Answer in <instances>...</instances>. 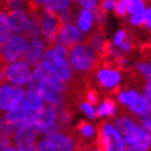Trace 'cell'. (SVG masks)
<instances>
[{
	"label": "cell",
	"mask_w": 151,
	"mask_h": 151,
	"mask_svg": "<svg viewBox=\"0 0 151 151\" xmlns=\"http://www.w3.org/2000/svg\"><path fill=\"white\" fill-rule=\"evenodd\" d=\"M35 150L36 151H57L53 145V142L47 136H40L37 139Z\"/></svg>",
	"instance_id": "obj_31"
},
{
	"label": "cell",
	"mask_w": 151,
	"mask_h": 151,
	"mask_svg": "<svg viewBox=\"0 0 151 151\" xmlns=\"http://www.w3.org/2000/svg\"><path fill=\"white\" fill-rule=\"evenodd\" d=\"M57 15H58V17H60V20H61L62 24L68 22V21H72L73 20V8L61 11L60 14H57Z\"/></svg>",
	"instance_id": "obj_41"
},
{
	"label": "cell",
	"mask_w": 151,
	"mask_h": 151,
	"mask_svg": "<svg viewBox=\"0 0 151 151\" xmlns=\"http://www.w3.org/2000/svg\"><path fill=\"white\" fill-rule=\"evenodd\" d=\"M97 119L113 120L119 114V105L114 98H103L97 103Z\"/></svg>",
	"instance_id": "obj_19"
},
{
	"label": "cell",
	"mask_w": 151,
	"mask_h": 151,
	"mask_svg": "<svg viewBox=\"0 0 151 151\" xmlns=\"http://www.w3.org/2000/svg\"><path fill=\"white\" fill-rule=\"evenodd\" d=\"M20 105H22L24 108L27 109L29 111L36 114V113H39L46 104L43 102V99L41 98V96L39 94V92H37L35 88L29 86L27 89L25 91V96H24V99H22Z\"/></svg>",
	"instance_id": "obj_21"
},
{
	"label": "cell",
	"mask_w": 151,
	"mask_h": 151,
	"mask_svg": "<svg viewBox=\"0 0 151 151\" xmlns=\"http://www.w3.org/2000/svg\"><path fill=\"white\" fill-rule=\"evenodd\" d=\"M67 60L74 74H89L99 65L100 56L83 41L68 47Z\"/></svg>",
	"instance_id": "obj_3"
},
{
	"label": "cell",
	"mask_w": 151,
	"mask_h": 151,
	"mask_svg": "<svg viewBox=\"0 0 151 151\" xmlns=\"http://www.w3.org/2000/svg\"><path fill=\"white\" fill-rule=\"evenodd\" d=\"M47 43L43 41L41 37H35V39H27L26 46H25L22 60H25L31 67H35L36 65L40 63L43 53L47 48Z\"/></svg>",
	"instance_id": "obj_14"
},
{
	"label": "cell",
	"mask_w": 151,
	"mask_h": 151,
	"mask_svg": "<svg viewBox=\"0 0 151 151\" xmlns=\"http://www.w3.org/2000/svg\"><path fill=\"white\" fill-rule=\"evenodd\" d=\"M145 14V12H144ZM144 14H134L127 16V22L131 29H140L144 24Z\"/></svg>",
	"instance_id": "obj_33"
},
{
	"label": "cell",
	"mask_w": 151,
	"mask_h": 151,
	"mask_svg": "<svg viewBox=\"0 0 151 151\" xmlns=\"http://www.w3.org/2000/svg\"><path fill=\"white\" fill-rule=\"evenodd\" d=\"M12 145V137L10 135H5L0 133V151Z\"/></svg>",
	"instance_id": "obj_42"
},
{
	"label": "cell",
	"mask_w": 151,
	"mask_h": 151,
	"mask_svg": "<svg viewBox=\"0 0 151 151\" xmlns=\"http://www.w3.org/2000/svg\"><path fill=\"white\" fill-rule=\"evenodd\" d=\"M141 92L145 97L147 105H149V114H151V81H146L144 83L142 88H141Z\"/></svg>",
	"instance_id": "obj_37"
},
{
	"label": "cell",
	"mask_w": 151,
	"mask_h": 151,
	"mask_svg": "<svg viewBox=\"0 0 151 151\" xmlns=\"http://www.w3.org/2000/svg\"><path fill=\"white\" fill-rule=\"evenodd\" d=\"M67 53V46L60 45V43L48 45L40 61V65L56 79L70 84L74 77V72L68 63Z\"/></svg>",
	"instance_id": "obj_2"
},
{
	"label": "cell",
	"mask_w": 151,
	"mask_h": 151,
	"mask_svg": "<svg viewBox=\"0 0 151 151\" xmlns=\"http://www.w3.org/2000/svg\"><path fill=\"white\" fill-rule=\"evenodd\" d=\"M113 122L122 133L127 151H150L151 134L145 131L139 124V120L129 113L118 114Z\"/></svg>",
	"instance_id": "obj_1"
},
{
	"label": "cell",
	"mask_w": 151,
	"mask_h": 151,
	"mask_svg": "<svg viewBox=\"0 0 151 151\" xmlns=\"http://www.w3.org/2000/svg\"><path fill=\"white\" fill-rule=\"evenodd\" d=\"M27 37L22 34H11V36L0 46L1 63H11L22 57Z\"/></svg>",
	"instance_id": "obj_10"
},
{
	"label": "cell",
	"mask_w": 151,
	"mask_h": 151,
	"mask_svg": "<svg viewBox=\"0 0 151 151\" xmlns=\"http://www.w3.org/2000/svg\"><path fill=\"white\" fill-rule=\"evenodd\" d=\"M73 6H74L73 0H46L42 8L52 12H56V14H60L61 11L72 9Z\"/></svg>",
	"instance_id": "obj_24"
},
{
	"label": "cell",
	"mask_w": 151,
	"mask_h": 151,
	"mask_svg": "<svg viewBox=\"0 0 151 151\" xmlns=\"http://www.w3.org/2000/svg\"><path fill=\"white\" fill-rule=\"evenodd\" d=\"M58 124H60V128L62 130L70 129L73 125V115L66 106L65 108H61L58 110Z\"/></svg>",
	"instance_id": "obj_30"
},
{
	"label": "cell",
	"mask_w": 151,
	"mask_h": 151,
	"mask_svg": "<svg viewBox=\"0 0 151 151\" xmlns=\"http://www.w3.org/2000/svg\"><path fill=\"white\" fill-rule=\"evenodd\" d=\"M86 39H87V35L82 32L81 29L72 20L61 25L55 43H60V45L70 47L74 45V43L86 41Z\"/></svg>",
	"instance_id": "obj_13"
},
{
	"label": "cell",
	"mask_w": 151,
	"mask_h": 151,
	"mask_svg": "<svg viewBox=\"0 0 151 151\" xmlns=\"http://www.w3.org/2000/svg\"><path fill=\"white\" fill-rule=\"evenodd\" d=\"M113 14H114L118 19H127L128 16V10L125 4L122 1V0H118L115 3V6L113 9Z\"/></svg>",
	"instance_id": "obj_35"
},
{
	"label": "cell",
	"mask_w": 151,
	"mask_h": 151,
	"mask_svg": "<svg viewBox=\"0 0 151 151\" xmlns=\"http://www.w3.org/2000/svg\"><path fill=\"white\" fill-rule=\"evenodd\" d=\"M78 110L87 120L94 122L97 119V106H96V104L88 102V100H86V99H82L78 103Z\"/></svg>",
	"instance_id": "obj_26"
},
{
	"label": "cell",
	"mask_w": 151,
	"mask_h": 151,
	"mask_svg": "<svg viewBox=\"0 0 151 151\" xmlns=\"http://www.w3.org/2000/svg\"><path fill=\"white\" fill-rule=\"evenodd\" d=\"M87 151H104L102 147H100L99 145H98V144H97V145L96 146H91L89 147V150H87Z\"/></svg>",
	"instance_id": "obj_45"
},
{
	"label": "cell",
	"mask_w": 151,
	"mask_h": 151,
	"mask_svg": "<svg viewBox=\"0 0 151 151\" xmlns=\"http://www.w3.org/2000/svg\"><path fill=\"white\" fill-rule=\"evenodd\" d=\"M25 88L14 86L10 83H1L0 84V110L8 111L16 108L21 104L24 96H25Z\"/></svg>",
	"instance_id": "obj_12"
},
{
	"label": "cell",
	"mask_w": 151,
	"mask_h": 151,
	"mask_svg": "<svg viewBox=\"0 0 151 151\" xmlns=\"http://www.w3.org/2000/svg\"><path fill=\"white\" fill-rule=\"evenodd\" d=\"M142 27L145 29L146 31H149V32H151V3L147 4L146 10H145V14H144Z\"/></svg>",
	"instance_id": "obj_39"
},
{
	"label": "cell",
	"mask_w": 151,
	"mask_h": 151,
	"mask_svg": "<svg viewBox=\"0 0 151 151\" xmlns=\"http://www.w3.org/2000/svg\"><path fill=\"white\" fill-rule=\"evenodd\" d=\"M129 39H131L129 31L125 27H119L118 30H115L114 32H113L111 37L109 39V43L119 48L124 42H127Z\"/></svg>",
	"instance_id": "obj_29"
},
{
	"label": "cell",
	"mask_w": 151,
	"mask_h": 151,
	"mask_svg": "<svg viewBox=\"0 0 151 151\" xmlns=\"http://www.w3.org/2000/svg\"><path fill=\"white\" fill-rule=\"evenodd\" d=\"M97 144L104 151H127L124 137L113 120H105L99 125Z\"/></svg>",
	"instance_id": "obj_7"
},
{
	"label": "cell",
	"mask_w": 151,
	"mask_h": 151,
	"mask_svg": "<svg viewBox=\"0 0 151 151\" xmlns=\"http://www.w3.org/2000/svg\"><path fill=\"white\" fill-rule=\"evenodd\" d=\"M12 31L9 24V17H8V11L0 10V46L11 36Z\"/></svg>",
	"instance_id": "obj_25"
},
{
	"label": "cell",
	"mask_w": 151,
	"mask_h": 151,
	"mask_svg": "<svg viewBox=\"0 0 151 151\" xmlns=\"http://www.w3.org/2000/svg\"><path fill=\"white\" fill-rule=\"evenodd\" d=\"M36 9L30 10V22L27 30L25 32V36L27 39H35V37H41V29H40V21H39V14Z\"/></svg>",
	"instance_id": "obj_23"
},
{
	"label": "cell",
	"mask_w": 151,
	"mask_h": 151,
	"mask_svg": "<svg viewBox=\"0 0 151 151\" xmlns=\"http://www.w3.org/2000/svg\"><path fill=\"white\" fill-rule=\"evenodd\" d=\"M34 113L29 111L27 109H25L22 105H19L16 108L8 110L4 115V120L12 125V127H21V125H32L34 127Z\"/></svg>",
	"instance_id": "obj_16"
},
{
	"label": "cell",
	"mask_w": 151,
	"mask_h": 151,
	"mask_svg": "<svg viewBox=\"0 0 151 151\" xmlns=\"http://www.w3.org/2000/svg\"><path fill=\"white\" fill-rule=\"evenodd\" d=\"M128 10V15L144 14L147 6V0H122Z\"/></svg>",
	"instance_id": "obj_27"
},
{
	"label": "cell",
	"mask_w": 151,
	"mask_h": 151,
	"mask_svg": "<svg viewBox=\"0 0 151 151\" xmlns=\"http://www.w3.org/2000/svg\"><path fill=\"white\" fill-rule=\"evenodd\" d=\"M93 78L99 89L108 93L118 91L124 83L123 70L113 62L99 63L93 71Z\"/></svg>",
	"instance_id": "obj_5"
},
{
	"label": "cell",
	"mask_w": 151,
	"mask_h": 151,
	"mask_svg": "<svg viewBox=\"0 0 151 151\" xmlns=\"http://www.w3.org/2000/svg\"><path fill=\"white\" fill-rule=\"evenodd\" d=\"M1 151H17V150H16V147H15L14 145H11V146L6 147V149H4V150H1Z\"/></svg>",
	"instance_id": "obj_46"
},
{
	"label": "cell",
	"mask_w": 151,
	"mask_h": 151,
	"mask_svg": "<svg viewBox=\"0 0 151 151\" xmlns=\"http://www.w3.org/2000/svg\"><path fill=\"white\" fill-rule=\"evenodd\" d=\"M147 3H151V0H147Z\"/></svg>",
	"instance_id": "obj_49"
},
{
	"label": "cell",
	"mask_w": 151,
	"mask_h": 151,
	"mask_svg": "<svg viewBox=\"0 0 151 151\" xmlns=\"http://www.w3.org/2000/svg\"><path fill=\"white\" fill-rule=\"evenodd\" d=\"M86 41H87L88 45H89L94 51L100 56V57L105 55L109 40L106 39V36H105L104 31L102 29H96L93 32H91L89 35H87Z\"/></svg>",
	"instance_id": "obj_22"
},
{
	"label": "cell",
	"mask_w": 151,
	"mask_h": 151,
	"mask_svg": "<svg viewBox=\"0 0 151 151\" xmlns=\"http://www.w3.org/2000/svg\"><path fill=\"white\" fill-rule=\"evenodd\" d=\"M114 99L130 115L140 119L149 114V105L141 89L136 87H120L114 92Z\"/></svg>",
	"instance_id": "obj_4"
},
{
	"label": "cell",
	"mask_w": 151,
	"mask_h": 151,
	"mask_svg": "<svg viewBox=\"0 0 151 151\" xmlns=\"http://www.w3.org/2000/svg\"><path fill=\"white\" fill-rule=\"evenodd\" d=\"M58 110L60 109L56 106L45 105L35 114L34 128L39 136H46L61 129L58 124Z\"/></svg>",
	"instance_id": "obj_8"
},
{
	"label": "cell",
	"mask_w": 151,
	"mask_h": 151,
	"mask_svg": "<svg viewBox=\"0 0 151 151\" xmlns=\"http://www.w3.org/2000/svg\"><path fill=\"white\" fill-rule=\"evenodd\" d=\"M73 4H74V6H77V8L96 10L98 8L99 0H73Z\"/></svg>",
	"instance_id": "obj_34"
},
{
	"label": "cell",
	"mask_w": 151,
	"mask_h": 151,
	"mask_svg": "<svg viewBox=\"0 0 151 151\" xmlns=\"http://www.w3.org/2000/svg\"><path fill=\"white\" fill-rule=\"evenodd\" d=\"M98 130L99 127L96 123L86 119V120H82L81 123L77 124V127H76V136L82 141L93 142L97 141Z\"/></svg>",
	"instance_id": "obj_20"
},
{
	"label": "cell",
	"mask_w": 151,
	"mask_h": 151,
	"mask_svg": "<svg viewBox=\"0 0 151 151\" xmlns=\"http://www.w3.org/2000/svg\"><path fill=\"white\" fill-rule=\"evenodd\" d=\"M116 1L118 0H99L98 8L106 12V14H110V12H113V9H114Z\"/></svg>",
	"instance_id": "obj_36"
},
{
	"label": "cell",
	"mask_w": 151,
	"mask_h": 151,
	"mask_svg": "<svg viewBox=\"0 0 151 151\" xmlns=\"http://www.w3.org/2000/svg\"><path fill=\"white\" fill-rule=\"evenodd\" d=\"M108 15L106 12H104L103 10H100L99 8H97L94 10V21H96V26L97 29H104V26L108 22Z\"/></svg>",
	"instance_id": "obj_32"
},
{
	"label": "cell",
	"mask_w": 151,
	"mask_h": 151,
	"mask_svg": "<svg viewBox=\"0 0 151 151\" xmlns=\"http://www.w3.org/2000/svg\"><path fill=\"white\" fill-rule=\"evenodd\" d=\"M147 62H149V66H150V74H151V55L147 57Z\"/></svg>",
	"instance_id": "obj_47"
},
{
	"label": "cell",
	"mask_w": 151,
	"mask_h": 151,
	"mask_svg": "<svg viewBox=\"0 0 151 151\" xmlns=\"http://www.w3.org/2000/svg\"><path fill=\"white\" fill-rule=\"evenodd\" d=\"M73 21L81 31L86 35H89L97 29L96 21H94V10L77 8L73 10Z\"/></svg>",
	"instance_id": "obj_17"
},
{
	"label": "cell",
	"mask_w": 151,
	"mask_h": 151,
	"mask_svg": "<svg viewBox=\"0 0 151 151\" xmlns=\"http://www.w3.org/2000/svg\"><path fill=\"white\" fill-rule=\"evenodd\" d=\"M137 120H139L140 127H141L144 130H145V131H147V133L151 134V114H147V115H145V116L137 119Z\"/></svg>",
	"instance_id": "obj_40"
},
{
	"label": "cell",
	"mask_w": 151,
	"mask_h": 151,
	"mask_svg": "<svg viewBox=\"0 0 151 151\" xmlns=\"http://www.w3.org/2000/svg\"><path fill=\"white\" fill-rule=\"evenodd\" d=\"M46 136L53 142L57 151H78L79 150L78 137L73 134H70L66 130L60 129Z\"/></svg>",
	"instance_id": "obj_15"
},
{
	"label": "cell",
	"mask_w": 151,
	"mask_h": 151,
	"mask_svg": "<svg viewBox=\"0 0 151 151\" xmlns=\"http://www.w3.org/2000/svg\"><path fill=\"white\" fill-rule=\"evenodd\" d=\"M115 65H116L118 67H120L122 70H124V68L129 67V66H130V58H129V56H128V55L122 56V57L116 61V63H115Z\"/></svg>",
	"instance_id": "obj_43"
},
{
	"label": "cell",
	"mask_w": 151,
	"mask_h": 151,
	"mask_svg": "<svg viewBox=\"0 0 151 151\" xmlns=\"http://www.w3.org/2000/svg\"><path fill=\"white\" fill-rule=\"evenodd\" d=\"M12 145L17 151H36V141L39 139V134L36 133L32 125H21L16 127L11 135Z\"/></svg>",
	"instance_id": "obj_11"
},
{
	"label": "cell",
	"mask_w": 151,
	"mask_h": 151,
	"mask_svg": "<svg viewBox=\"0 0 151 151\" xmlns=\"http://www.w3.org/2000/svg\"><path fill=\"white\" fill-rule=\"evenodd\" d=\"M0 77L3 83L27 88L32 82V67L22 58L11 63H0Z\"/></svg>",
	"instance_id": "obj_6"
},
{
	"label": "cell",
	"mask_w": 151,
	"mask_h": 151,
	"mask_svg": "<svg viewBox=\"0 0 151 151\" xmlns=\"http://www.w3.org/2000/svg\"><path fill=\"white\" fill-rule=\"evenodd\" d=\"M3 123H4V116H3V118H0V128H1Z\"/></svg>",
	"instance_id": "obj_48"
},
{
	"label": "cell",
	"mask_w": 151,
	"mask_h": 151,
	"mask_svg": "<svg viewBox=\"0 0 151 151\" xmlns=\"http://www.w3.org/2000/svg\"><path fill=\"white\" fill-rule=\"evenodd\" d=\"M9 24L12 34L25 35L30 22V10H11L8 11Z\"/></svg>",
	"instance_id": "obj_18"
},
{
	"label": "cell",
	"mask_w": 151,
	"mask_h": 151,
	"mask_svg": "<svg viewBox=\"0 0 151 151\" xmlns=\"http://www.w3.org/2000/svg\"><path fill=\"white\" fill-rule=\"evenodd\" d=\"M39 21L41 29V39H43L47 45H52L56 41V37L61 27V20L56 12H52L47 9H39Z\"/></svg>",
	"instance_id": "obj_9"
},
{
	"label": "cell",
	"mask_w": 151,
	"mask_h": 151,
	"mask_svg": "<svg viewBox=\"0 0 151 151\" xmlns=\"http://www.w3.org/2000/svg\"><path fill=\"white\" fill-rule=\"evenodd\" d=\"M0 63H1V60H0Z\"/></svg>",
	"instance_id": "obj_50"
},
{
	"label": "cell",
	"mask_w": 151,
	"mask_h": 151,
	"mask_svg": "<svg viewBox=\"0 0 151 151\" xmlns=\"http://www.w3.org/2000/svg\"><path fill=\"white\" fill-rule=\"evenodd\" d=\"M134 72L139 76V77L144 81H151V74H150V66L147 60H136L133 63Z\"/></svg>",
	"instance_id": "obj_28"
},
{
	"label": "cell",
	"mask_w": 151,
	"mask_h": 151,
	"mask_svg": "<svg viewBox=\"0 0 151 151\" xmlns=\"http://www.w3.org/2000/svg\"><path fill=\"white\" fill-rule=\"evenodd\" d=\"M29 1L31 4V8L39 10V9H41L43 6V4H45L46 0H29Z\"/></svg>",
	"instance_id": "obj_44"
},
{
	"label": "cell",
	"mask_w": 151,
	"mask_h": 151,
	"mask_svg": "<svg viewBox=\"0 0 151 151\" xmlns=\"http://www.w3.org/2000/svg\"><path fill=\"white\" fill-rule=\"evenodd\" d=\"M86 100H88V102H91L93 104H96L100 100V97H99V93L96 91V89H93V88H91V89H87L84 92V98Z\"/></svg>",
	"instance_id": "obj_38"
}]
</instances>
